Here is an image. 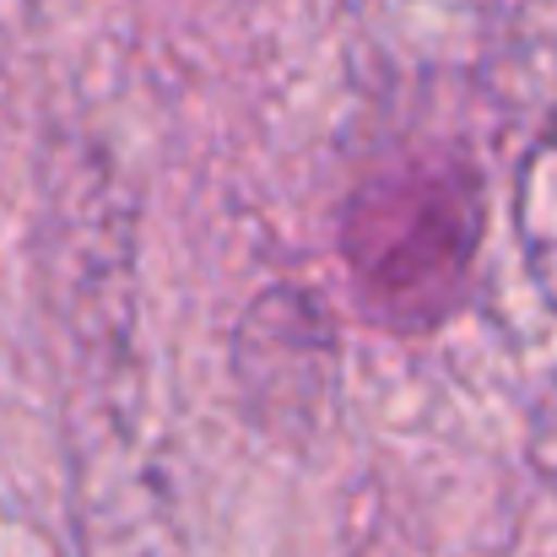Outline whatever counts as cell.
Listing matches in <instances>:
<instances>
[{
    "instance_id": "1",
    "label": "cell",
    "mask_w": 557,
    "mask_h": 557,
    "mask_svg": "<svg viewBox=\"0 0 557 557\" xmlns=\"http://www.w3.org/2000/svg\"><path fill=\"white\" fill-rule=\"evenodd\" d=\"M487 189L466 158H400L369 174L342 211V260L379 320L438 325L476 265Z\"/></svg>"
},
{
    "instance_id": "2",
    "label": "cell",
    "mask_w": 557,
    "mask_h": 557,
    "mask_svg": "<svg viewBox=\"0 0 557 557\" xmlns=\"http://www.w3.org/2000/svg\"><path fill=\"white\" fill-rule=\"evenodd\" d=\"M65 428L82 557H185L180 498L141 406L136 352L82 358Z\"/></svg>"
},
{
    "instance_id": "3",
    "label": "cell",
    "mask_w": 557,
    "mask_h": 557,
    "mask_svg": "<svg viewBox=\"0 0 557 557\" xmlns=\"http://www.w3.org/2000/svg\"><path fill=\"white\" fill-rule=\"evenodd\" d=\"M227 369L244 417L265 438L304 449L320 433L342 373V331L325 298L298 282L255 293L227 336Z\"/></svg>"
},
{
    "instance_id": "4",
    "label": "cell",
    "mask_w": 557,
    "mask_h": 557,
    "mask_svg": "<svg viewBox=\"0 0 557 557\" xmlns=\"http://www.w3.org/2000/svg\"><path fill=\"white\" fill-rule=\"evenodd\" d=\"M531 114L515 152V238L536 293L557 309V38L531 71Z\"/></svg>"
}]
</instances>
